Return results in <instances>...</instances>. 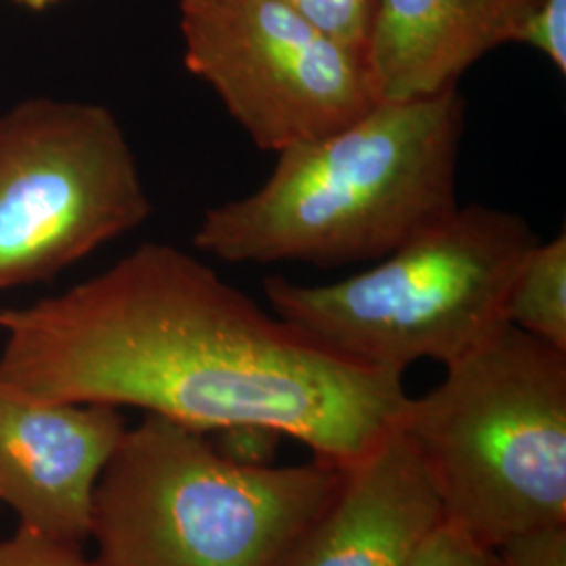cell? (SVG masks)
Wrapping results in <instances>:
<instances>
[{"instance_id":"cell-5","label":"cell","mask_w":566,"mask_h":566,"mask_svg":"<svg viewBox=\"0 0 566 566\" xmlns=\"http://www.w3.org/2000/svg\"><path fill=\"white\" fill-rule=\"evenodd\" d=\"M537 243L521 214L468 203L364 273L325 285L273 275L264 296L325 346L403 376L422 359L453 364L507 325L510 287Z\"/></svg>"},{"instance_id":"cell-4","label":"cell","mask_w":566,"mask_h":566,"mask_svg":"<svg viewBox=\"0 0 566 566\" xmlns=\"http://www.w3.org/2000/svg\"><path fill=\"white\" fill-rule=\"evenodd\" d=\"M399 426L422 460L447 523L483 546L566 525V353L504 325Z\"/></svg>"},{"instance_id":"cell-14","label":"cell","mask_w":566,"mask_h":566,"mask_svg":"<svg viewBox=\"0 0 566 566\" xmlns=\"http://www.w3.org/2000/svg\"><path fill=\"white\" fill-rule=\"evenodd\" d=\"M0 566H93V560L82 554V546L20 526L0 542Z\"/></svg>"},{"instance_id":"cell-7","label":"cell","mask_w":566,"mask_h":566,"mask_svg":"<svg viewBox=\"0 0 566 566\" xmlns=\"http://www.w3.org/2000/svg\"><path fill=\"white\" fill-rule=\"evenodd\" d=\"M182 61L252 143L280 154L380 103L367 55L282 0H181Z\"/></svg>"},{"instance_id":"cell-9","label":"cell","mask_w":566,"mask_h":566,"mask_svg":"<svg viewBox=\"0 0 566 566\" xmlns=\"http://www.w3.org/2000/svg\"><path fill=\"white\" fill-rule=\"evenodd\" d=\"M446 521L441 500L399 422L340 481L280 566H407Z\"/></svg>"},{"instance_id":"cell-8","label":"cell","mask_w":566,"mask_h":566,"mask_svg":"<svg viewBox=\"0 0 566 566\" xmlns=\"http://www.w3.org/2000/svg\"><path fill=\"white\" fill-rule=\"evenodd\" d=\"M124 432L118 407L41 401L0 380V502L20 526L82 546L95 486Z\"/></svg>"},{"instance_id":"cell-15","label":"cell","mask_w":566,"mask_h":566,"mask_svg":"<svg viewBox=\"0 0 566 566\" xmlns=\"http://www.w3.org/2000/svg\"><path fill=\"white\" fill-rule=\"evenodd\" d=\"M497 566H566V525L514 535L495 547Z\"/></svg>"},{"instance_id":"cell-11","label":"cell","mask_w":566,"mask_h":566,"mask_svg":"<svg viewBox=\"0 0 566 566\" xmlns=\"http://www.w3.org/2000/svg\"><path fill=\"white\" fill-rule=\"evenodd\" d=\"M507 324L566 353V233L537 243L521 264L506 303Z\"/></svg>"},{"instance_id":"cell-16","label":"cell","mask_w":566,"mask_h":566,"mask_svg":"<svg viewBox=\"0 0 566 566\" xmlns=\"http://www.w3.org/2000/svg\"><path fill=\"white\" fill-rule=\"evenodd\" d=\"M525 44L544 53L552 65L566 74V0H544L528 28Z\"/></svg>"},{"instance_id":"cell-1","label":"cell","mask_w":566,"mask_h":566,"mask_svg":"<svg viewBox=\"0 0 566 566\" xmlns=\"http://www.w3.org/2000/svg\"><path fill=\"white\" fill-rule=\"evenodd\" d=\"M0 380L53 403L139 407L202 432L264 428L344 468L399 422L403 376L264 313L208 264L147 242L25 308L0 311Z\"/></svg>"},{"instance_id":"cell-17","label":"cell","mask_w":566,"mask_h":566,"mask_svg":"<svg viewBox=\"0 0 566 566\" xmlns=\"http://www.w3.org/2000/svg\"><path fill=\"white\" fill-rule=\"evenodd\" d=\"M15 2H20V4L28 7V9H36V11H41V9H46V7L55 4V2H60V0H15Z\"/></svg>"},{"instance_id":"cell-13","label":"cell","mask_w":566,"mask_h":566,"mask_svg":"<svg viewBox=\"0 0 566 566\" xmlns=\"http://www.w3.org/2000/svg\"><path fill=\"white\" fill-rule=\"evenodd\" d=\"M407 566H497V556L464 528L443 521Z\"/></svg>"},{"instance_id":"cell-10","label":"cell","mask_w":566,"mask_h":566,"mask_svg":"<svg viewBox=\"0 0 566 566\" xmlns=\"http://www.w3.org/2000/svg\"><path fill=\"white\" fill-rule=\"evenodd\" d=\"M544 0H380L367 63L380 102L455 88L504 44H525Z\"/></svg>"},{"instance_id":"cell-6","label":"cell","mask_w":566,"mask_h":566,"mask_svg":"<svg viewBox=\"0 0 566 566\" xmlns=\"http://www.w3.org/2000/svg\"><path fill=\"white\" fill-rule=\"evenodd\" d=\"M149 214L137 156L107 107L36 97L0 116V290L55 277Z\"/></svg>"},{"instance_id":"cell-2","label":"cell","mask_w":566,"mask_h":566,"mask_svg":"<svg viewBox=\"0 0 566 566\" xmlns=\"http://www.w3.org/2000/svg\"><path fill=\"white\" fill-rule=\"evenodd\" d=\"M465 102L376 103L359 120L277 154L250 196L206 210L193 245L231 264L380 261L458 203Z\"/></svg>"},{"instance_id":"cell-3","label":"cell","mask_w":566,"mask_h":566,"mask_svg":"<svg viewBox=\"0 0 566 566\" xmlns=\"http://www.w3.org/2000/svg\"><path fill=\"white\" fill-rule=\"evenodd\" d=\"M340 468L245 464L202 430L147 413L93 493V566H280Z\"/></svg>"},{"instance_id":"cell-12","label":"cell","mask_w":566,"mask_h":566,"mask_svg":"<svg viewBox=\"0 0 566 566\" xmlns=\"http://www.w3.org/2000/svg\"><path fill=\"white\" fill-rule=\"evenodd\" d=\"M332 39L367 51L380 0H282Z\"/></svg>"}]
</instances>
